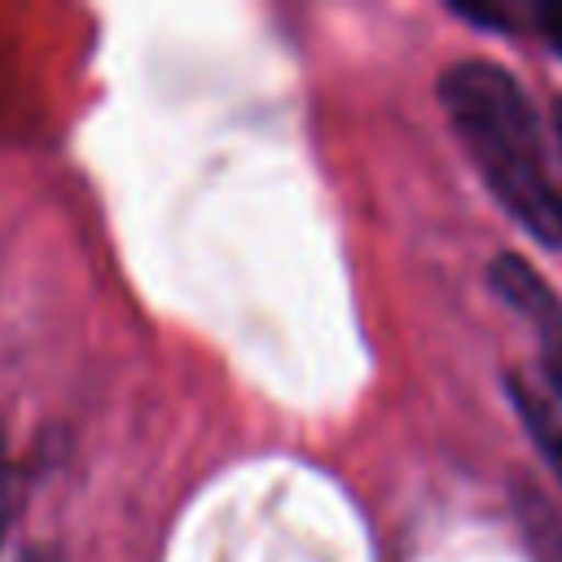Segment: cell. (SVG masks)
<instances>
[{
    "label": "cell",
    "mask_w": 562,
    "mask_h": 562,
    "mask_svg": "<svg viewBox=\"0 0 562 562\" xmlns=\"http://www.w3.org/2000/svg\"><path fill=\"white\" fill-rule=\"evenodd\" d=\"M439 101L501 206L544 246H562V193L518 79L496 61H457L439 79Z\"/></svg>",
    "instance_id": "cell-1"
},
{
    "label": "cell",
    "mask_w": 562,
    "mask_h": 562,
    "mask_svg": "<svg viewBox=\"0 0 562 562\" xmlns=\"http://www.w3.org/2000/svg\"><path fill=\"white\" fill-rule=\"evenodd\" d=\"M492 290L536 325L544 347V382L562 395V303L518 255H501L492 263Z\"/></svg>",
    "instance_id": "cell-2"
},
{
    "label": "cell",
    "mask_w": 562,
    "mask_h": 562,
    "mask_svg": "<svg viewBox=\"0 0 562 562\" xmlns=\"http://www.w3.org/2000/svg\"><path fill=\"white\" fill-rule=\"evenodd\" d=\"M509 400L531 435V443L540 448L544 465L553 470V479L562 483V395L540 378H522V373H509Z\"/></svg>",
    "instance_id": "cell-3"
},
{
    "label": "cell",
    "mask_w": 562,
    "mask_h": 562,
    "mask_svg": "<svg viewBox=\"0 0 562 562\" xmlns=\"http://www.w3.org/2000/svg\"><path fill=\"white\" fill-rule=\"evenodd\" d=\"M514 514H518V527H522L531 558L536 562H562V509L531 479H518Z\"/></svg>",
    "instance_id": "cell-4"
},
{
    "label": "cell",
    "mask_w": 562,
    "mask_h": 562,
    "mask_svg": "<svg viewBox=\"0 0 562 562\" xmlns=\"http://www.w3.org/2000/svg\"><path fill=\"white\" fill-rule=\"evenodd\" d=\"M540 31H544V40L562 53V4H549V9H540Z\"/></svg>",
    "instance_id": "cell-5"
},
{
    "label": "cell",
    "mask_w": 562,
    "mask_h": 562,
    "mask_svg": "<svg viewBox=\"0 0 562 562\" xmlns=\"http://www.w3.org/2000/svg\"><path fill=\"white\" fill-rule=\"evenodd\" d=\"M4 518H9V461H4V443H0V536H4Z\"/></svg>",
    "instance_id": "cell-6"
},
{
    "label": "cell",
    "mask_w": 562,
    "mask_h": 562,
    "mask_svg": "<svg viewBox=\"0 0 562 562\" xmlns=\"http://www.w3.org/2000/svg\"><path fill=\"white\" fill-rule=\"evenodd\" d=\"M22 562H57V553H53V549H31Z\"/></svg>",
    "instance_id": "cell-7"
},
{
    "label": "cell",
    "mask_w": 562,
    "mask_h": 562,
    "mask_svg": "<svg viewBox=\"0 0 562 562\" xmlns=\"http://www.w3.org/2000/svg\"><path fill=\"white\" fill-rule=\"evenodd\" d=\"M553 123H558V140H562V97H558V110H553Z\"/></svg>",
    "instance_id": "cell-8"
}]
</instances>
